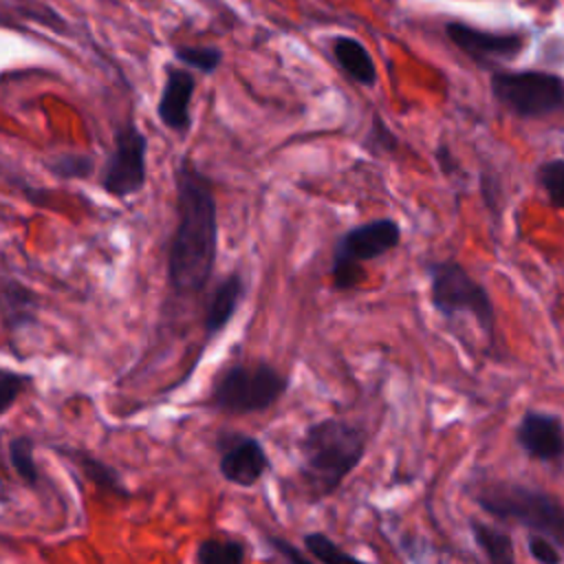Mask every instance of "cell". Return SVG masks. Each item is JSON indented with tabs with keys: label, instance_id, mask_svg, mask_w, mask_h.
Returning <instances> with one entry per match:
<instances>
[{
	"label": "cell",
	"instance_id": "obj_5",
	"mask_svg": "<svg viewBox=\"0 0 564 564\" xmlns=\"http://www.w3.org/2000/svg\"><path fill=\"white\" fill-rule=\"evenodd\" d=\"M430 278V302L438 315L454 319L471 315L476 324L494 337L496 313L487 289L456 260H434L425 264Z\"/></svg>",
	"mask_w": 564,
	"mask_h": 564
},
{
	"label": "cell",
	"instance_id": "obj_28",
	"mask_svg": "<svg viewBox=\"0 0 564 564\" xmlns=\"http://www.w3.org/2000/svg\"><path fill=\"white\" fill-rule=\"evenodd\" d=\"M267 542H269L271 551L275 553L278 564H315V562H311L293 542H289L286 538L269 535Z\"/></svg>",
	"mask_w": 564,
	"mask_h": 564
},
{
	"label": "cell",
	"instance_id": "obj_27",
	"mask_svg": "<svg viewBox=\"0 0 564 564\" xmlns=\"http://www.w3.org/2000/svg\"><path fill=\"white\" fill-rule=\"evenodd\" d=\"M527 549H529V555L538 564H562V560H564L562 546L542 533H529Z\"/></svg>",
	"mask_w": 564,
	"mask_h": 564
},
{
	"label": "cell",
	"instance_id": "obj_24",
	"mask_svg": "<svg viewBox=\"0 0 564 564\" xmlns=\"http://www.w3.org/2000/svg\"><path fill=\"white\" fill-rule=\"evenodd\" d=\"M364 148L370 154H390L399 148V137L388 128V123L379 115H372L364 139Z\"/></svg>",
	"mask_w": 564,
	"mask_h": 564
},
{
	"label": "cell",
	"instance_id": "obj_15",
	"mask_svg": "<svg viewBox=\"0 0 564 564\" xmlns=\"http://www.w3.org/2000/svg\"><path fill=\"white\" fill-rule=\"evenodd\" d=\"M2 324L7 330H20L35 322L37 295L22 280L4 275L2 278Z\"/></svg>",
	"mask_w": 564,
	"mask_h": 564
},
{
	"label": "cell",
	"instance_id": "obj_3",
	"mask_svg": "<svg viewBox=\"0 0 564 564\" xmlns=\"http://www.w3.org/2000/svg\"><path fill=\"white\" fill-rule=\"evenodd\" d=\"M474 500L489 516L542 533L564 549V502L553 494L513 480H494L482 485Z\"/></svg>",
	"mask_w": 564,
	"mask_h": 564
},
{
	"label": "cell",
	"instance_id": "obj_7",
	"mask_svg": "<svg viewBox=\"0 0 564 564\" xmlns=\"http://www.w3.org/2000/svg\"><path fill=\"white\" fill-rule=\"evenodd\" d=\"M491 95L522 119L546 117L564 108V82L542 70H498L491 75Z\"/></svg>",
	"mask_w": 564,
	"mask_h": 564
},
{
	"label": "cell",
	"instance_id": "obj_1",
	"mask_svg": "<svg viewBox=\"0 0 564 564\" xmlns=\"http://www.w3.org/2000/svg\"><path fill=\"white\" fill-rule=\"evenodd\" d=\"M176 227L167 249V284L174 293L205 291L218 256V205L212 178L189 159L174 167Z\"/></svg>",
	"mask_w": 564,
	"mask_h": 564
},
{
	"label": "cell",
	"instance_id": "obj_25",
	"mask_svg": "<svg viewBox=\"0 0 564 564\" xmlns=\"http://www.w3.org/2000/svg\"><path fill=\"white\" fill-rule=\"evenodd\" d=\"M15 13H20L24 20H31V22H37V24H42L44 29H51V31H55V33H68V24H66V20L55 11V9H51V7H46V4H24L22 0H18V7H15Z\"/></svg>",
	"mask_w": 564,
	"mask_h": 564
},
{
	"label": "cell",
	"instance_id": "obj_10",
	"mask_svg": "<svg viewBox=\"0 0 564 564\" xmlns=\"http://www.w3.org/2000/svg\"><path fill=\"white\" fill-rule=\"evenodd\" d=\"M445 35L458 51L478 64L513 59L524 48V37L518 33L482 31L465 22H447Z\"/></svg>",
	"mask_w": 564,
	"mask_h": 564
},
{
	"label": "cell",
	"instance_id": "obj_21",
	"mask_svg": "<svg viewBox=\"0 0 564 564\" xmlns=\"http://www.w3.org/2000/svg\"><path fill=\"white\" fill-rule=\"evenodd\" d=\"M304 549L319 564H370V562H364V560L350 555L335 540H330L326 533H319V531L304 535Z\"/></svg>",
	"mask_w": 564,
	"mask_h": 564
},
{
	"label": "cell",
	"instance_id": "obj_16",
	"mask_svg": "<svg viewBox=\"0 0 564 564\" xmlns=\"http://www.w3.org/2000/svg\"><path fill=\"white\" fill-rule=\"evenodd\" d=\"M471 538L480 553L485 555L487 564H516V549L513 540L507 531L491 527L487 522H480L476 518L469 520Z\"/></svg>",
	"mask_w": 564,
	"mask_h": 564
},
{
	"label": "cell",
	"instance_id": "obj_14",
	"mask_svg": "<svg viewBox=\"0 0 564 564\" xmlns=\"http://www.w3.org/2000/svg\"><path fill=\"white\" fill-rule=\"evenodd\" d=\"M330 55L337 68L359 86H375L377 84V66L366 48V44L352 35H335L330 40Z\"/></svg>",
	"mask_w": 564,
	"mask_h": 564
},
{
	"label": "cell",
	"instance_id": "obj_23",
	"mask_svg": "<svg viewBox=\"0 0 564 564\" xmlns=\"http://www.w3.org/2000/svg\"><path fill=\"white\" fill-rule=\"evenodd\" d=\"M538 183L546 192L551 205L564 207V159L542 163L538 167Z\"/></svg>",
	"mask_w": 564,
	"mask_h": 564
},
{
	"label": "cell",
	"instance_id": "obj_19",
	"mask_svg": "<svg viewBox=\"0 0 564 564\" xmlns=\"http://www.w3.org/2000/svg\"><path fill=\"white\" fill-rule=\"evenodd\" d=\"M245 544L234 538H207L196 546V564H245Z\"/></svg>",
	"mask_w": 564,
	"mask_h": 564
},
{
	"label": "cell",
	"instance_id": "obj_22",
	"mask_svg": "<svg viewBox=\"0 0 564 564\" xmlns=\"http://www.w3.org/2000/svg\"><path fill=\"white\" fill-rule=\"evenodd\" d=\"M68 456H73V460L79 465V469L84 471V476L90 478L97 487H101V489H106V491H117V494L123 491V485H121V480H119V474H117L110 465L101 463L99 458H95V456H90V454L68 452Z\"/></svg>",
	"mask_w": 564,
	"mask_h": 564
},
{
	"label": "cell",
	"instance_id": "obj_9",
	"mask_svg": "<svg viewBox=\"0 0 564 564\" xmlns=\"http://www.w3.org/2000/svg\"><path fill=\"white\" fill-rule=\"evenodd\" d=\"M267 449L249 434H225L220 438V476L238 487H253L269 471Z\"/></svg>",
	"mask_w": 564,
	"mask_h": 564
},
{
	"label": "cell",
	"instance_id": "obj_2",
	"mask_svg": "<svg viewBox=\"0 0 564 564\" xmlns=\"http://www.w3.org/2000/svg\"><path fill=\"white\" fill-rule=\"evenodd\" d=\"M366 452L364 432L341 419L311 423L300 441V478L311 500L333 496L346 476L361 463Z\"/></svg>",
	"mask_w": 564,
	"mask_h": 564
},
{
	"label": "cell",
	"instance_id": "obj_17",
	"mask_svg": "<svg viewBox=\"0 0 564 564\" xmlns=\"http://www.w3.org/2000/svg\"><path fill=\"white\" fill-rule=\"evenodd\" d=\"M172 53L178 66L196 70L200 75H214L225 59L223 48L216 44H183L174 46Z\"/></svg>",
	"mask_w": 564,
	"mask_h": 564
},
{
	"label": "cell",
	"instance_id": "obj_4",
	"mask_svg": "<svg viewBox=\"0 0 564 564\" xmlns=\"http://www.w3.org/2000/svg\"><path fill=\"white\" fill-rule=\"evenodd\" d=\"M289 388L286 375L267 361L225 366L212 386V405L227 414H251L271 408Z\"/></svg>",
	"mask_w": 564,
	"mask_h": 564
},
{
	"label": "cell",
	"instance_id": "obj_26",
	"mask_svg": "<svg viewBox=\"0 0 564 564\" xmlns=\"http://www.w3.org/2000/svg\"><path fill=\"white\" fill-rule=\"evenodd\" d=\"M31 386V377L2 368L0 370V414H7L18 397Z\"/></svg>",
	"mask_w": 564,
	"mask_h": 564
},
{
	"label": "cell",
	"instance_id": "obj_11",
	"mask_svg": "<svg viewBox=\"0 0 564 564\" xmlns=\"http://www.w3.org/2000/svg\"><path fill=\"white\" fill-rule=\"evenodd\" d=\"M196 90V77L189 68H183L178 64H165L163 68V84L156 101V117L159 121L185 137L192 128V97Z\"/></svg>",
	"mask_w": 564,
	"mask_h": 564
},
{
	"label": "cell",
	"instance_id": "obj_8",
	"mask_svg": "<svg viewBox=\"0 0 564 564\" xmlns=\"http://www.w3.org/2000/svg\"><path fill=\"white\" fill-rule=\"evenodd\" d=\"M148 181V137L132 121H123L115 130L112 150L104 161L99 185L112 198H130L145 187Z\"/></svg>",
	"mask_w": 564,
	"mask_h": 564
},
{
	"label": "cell",
	"instance_id": "obj_20",
	"mask_svg": "<svg viewBox=\"0 0 564 564\" xmlns=\"http://www.w3.org/2000/svg\"><path fill=\"white\" fill-rule=\"evenodd\" d=\"M46 170L57 181H84L95 172V159L88 152H59L51 161H46Z\"/></svg>",
	"mask_w": 564,
	"mask_h": 564
},
{
	"label": "cell",
	"instance_id": "obj_6",
	"mask_svg": "<svg viewBox=\"0 0 564 564\" xmlns=\"http://www.w3.org/2000/svg\"><path fill=\"white\" fill-rule=\"evenodd\" d=\"M401 242V227L394 218H375L359 223L350 229H346L335 247L330 258V280L335 291H348L355 289L361 278V264L377 260L392 249H397Z\"/></svg>",
	"mask_w": 564,
	"mask_h": 564
},
{
	"label": "cell",
	"instance_id": "obj_13",
	"mask_svg": "<svg viewBox=\"0 0 564 564\" xmlns=\"http://www.w3.org/2000/svg\"><path fill=\"white\" fill-rule=\"evenodd\" d=\"M245 291H247L245 278L238 271L227 273L214 284L212 295L207 300L205 319H203L207 337H216L227 328V324L234 319L236 311L245 300Z\"/></svg>",
	"mask_w": 564,
	"mask_h": 564
},
{
	"label": "cell",
	"instance_id": "obj_12",
	"mask_svg": "<svg viewBox=\"0 0 564 564\" xmlns=\"http://www.w3.org/2000/svg\"><path fill=\"white\" fill-rule=\"evenodd\" d=\"M516 443L533 460H560L564 456V421L553 412L527 410L518 421Z\"/></svg>",
	"mask_w": 564,
	"mask_h": 564
},
{
	"label": "cell",
	"instance_id": "obj_18",
	"mask_svg": "<svg viewBox=\"0 0 564 564\" xmlns=\"http://www.w3.org/2000/svg\"><path fill=\"white\" fill-rule=\"evenodd\" d=\"M9 463L15 469L18 478L29 487H40L44 482V476L35 463L33 456V441L29 436H13L7 447Z\"/></svg>",
	"mask_w": 564,
	"mask_h": 564
},
{
	"label": "cell",
	"instance_id": "obj_29",
	"mask_svg": "<svg viewBox=\"0 0 564 564\" xmlns=\"http://www.w3.org/2000/svg\"><path fill=\"white\" fill-rule=\"evenodd\" d=\"M436 159H438V167H441V172H443L445 176H452V172L458 170V167H456V161H454V156H452V152H449V148H447L445 143L438 145Z\"/></svg>",
	"mask_w": 564,
	"mask_h": 564
}]
</instances>
